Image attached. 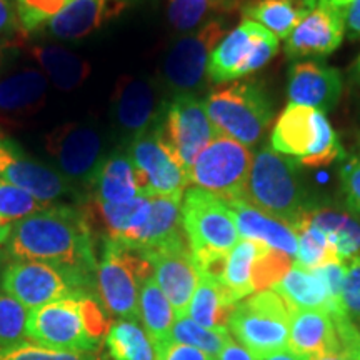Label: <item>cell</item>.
<instances>
[{"instance_id": "obj_41", "label": "cell", "mask_w": 360, "mask_h": 360, "mask_svg": "<svg viewBox=\"0 0 360 360\" xmlns=\"http://www.w3.org/2000/svg\"><path fill=\"white\" fill-rule=\"evenodd\" d=\"M344 289H342V307L347 317L360 330V255L347 264Z\"/></svg>"}, {"instance_id": "obj_19", "label": "cell", "mask_w": 360, "mask_h": 360, "mask_svg": "<svg viewBox=\"0 0 360 360\" xmlns=\"http://www.w3.org/2000/svg\"><path fill=\"white\" fill-rule=\"evenodd\" d=\"M345 35V15L335 8L317 6L297 25L285 44V53L290 58L326 57L339 49Z\"/></svg>"}, {"instance_id": "obj_16", "label": "cell", "mask_w": 360, "mask_h": 360, "mask_svg": "<svg viewBox=\"0 0 360 360\" xmlns=\"http://www.w3.org/2000/svg\"><path fill=\"white\" fill-rule=\"evenodd\" d=\"M0 179L24 188L35 199L53 204L77 192L65 177L42 162L27 155L11 139L0 135Z\"/></svg>"}, {"instance_id": "obj_10", "label": "cell", "mask_w": 360, "mask_h": 360, "mask_svg": "<svg viewBox=\"0 0 360 360\" xmlns=\"http://www.w3.org/2000/svg\"><path fill=\"white\" fill-rule=\"evenodd\" d=\"M278 52V39L257 22L244 19L227 32L207 62L210 82L225 84L254 74Z\"/></svg>"}, {"instance_id": "obj_37", "label": "cell", "mask_w": 360, "mask_h": 360, "mask_svg": "<svg viewBox=\"0 0 360 360\" xmlns=\"http://www.w3.org/2000/svg\"><path fill=\"white\" fill-rule=\"evenodd\" d=\"M51 205L53 204H45L24 188L0 179V217L8 222L15 224L22 219L32 217L35 214L44 212Z\"/></svg>"}, {"instance_id": "obj_15", "label": "cell", "mask_w": 360, "mask_h": 360, "mask_svg": "<svg viewBox=\"0 0 360 360\" xmlns=\"http://www.w3.org/2000/svg\"><path fill=\"white\" fill-rule=\"evenodd\" d=\"M227 35L222 19H210L195 32L179 39L170 49L164 64V74L170 87L179 94L195 89L204 79L210 53Z\"/></svg>"}, {"instance_id": "obj_28", "label": "cell", "mask_w": 360, "mask_h": 360, "mask_svg": "<svg viewBox=\"0 0 360 360\" xmlns=\"http://www.w3.org/2000/svg\"><path fill=\"white\" fill-rule=\"evenodd\" d=\"M29 56L49 82L62 92L79 89L92 72L89 60L57 45H34L29 49Z\"/></svg>"}, {"instance_id": "obj_2", "label": "cell", "mask_w": 360, "mask_h": 360, "mask_svg": "<svg viewBox=\"0 0 360 360\" xmlns=\"http://www.w3.org/2000/svg\"><path fill=\"white\" fill-rule=\"evenodd\" d=\"M105 307L92 295H72L29 312L27 335L40 347L92 354L109 330Z\"/></svg>"}, {"instance_id": "obj_14", "label": "cell", "mask_w": 360, "mask_h": 360, "mask_svg": "<svg viewBox=\"0 0 360 360\" xmlns=\"http://www.w3.org/2000/svg\"><path fill=\"white\" fill-rule=\"evenodd\" d=\"M127 152L137 170L142 195L182 199L188 188L187 172L162 141L157 124L130 141Z\"/></svg>"}, {"instance_id": "obj_26", "label": "cell", "mask_w": 360, "mask_h": 360, "mask_svg": "<svg viewBox=\"0 0 360 360\" xmlns=\"http://www.w3.org/2000/svg\"><path fill=\"white\" fill-rule=\"evenodd\" d=\"M292 310H326L330 314H345L332 300L326 282L315 270H304L292 265L281 282L272 287Z\"/></svg>"}, {"instance_id": "obj_50", "label": "cell", "mask_w": 360, "mask_h": 360, "mask_svg": "<svg viewBox=\"0 0 360 360\" xmlns=\"http://www.w3.org/2000/svg\"><path fill=\"white\" fill-rule=\"evenodd\" d=\"M319 2L323 4V6L335 8L337 12L344 13V15H347L349 8L352 7V4L355 2V0H319Z\"/></svg>"}, {"instance_id": "obj_35", "label": "cell", "mask_w": 360, "mask_h": 360, "mask_svg": "<svg viewBox=\"0 0 360 360\" xmlns=\"http://www.w3.org/2000/svg\"><path fill=\"white\" fill-rule=\"evenodd\" d=\"M229 337H231L229 330L205 328L188 317L175 319L172 332H170V340L172 342L191 345V347L199 349L210 357H217Z\"/></svg>"}, {"instance_id": "obj_40", "label": "cell", "mask_w": 360, "mask_h": 360, "mask_svg": "<svg viewBox=\"0 0 360 360\" xmlns=\"http://www.w3.org/2000/svg\"><path fill=\"white\" fill-rule=\"evenodd\" d=\"M0 360H97L92 354L58 352L35 345L32 342L11 349H0Z\"/></svg>"}, {"instance_id": "obj_5", "label": "cell", "mask_w": 360, "mask_h": 360, "mask_svg": "<svg viewBox=\"0 0 360 360\" xmlns=\"http://www.w3.org/2000/svg\"><path fill=\"white\" fill-rule=\"evenodd\" d=\"M204 107L217 132L245 147L262 142L274 109L257 82H236L215 89L205 97Z\"/></svg>"}, {"instance_id": "obj_4", "label": "cell", "mask_w": 360, "mask_h": 360, "mask_svg": "<svg viewBox=\"0 0 360 360\" xmlns=\"http://www.w3.org/2000/svg\"><path fill=\"white\" fill-rule=\"evenodd\" d=\"M270 148L299 160L305 167H326L345 159V150L323 112L289 103L278 115Z\"/></svg>"}, {"instance_id": "obj_23", "label": "cell", "mask_w": 360, "mask_h": 360, "mask_svg": "<svg viewBox=\"0 0 360 360\" xmlns=\"http://www.w3.org/2000/svg\"><path fill=\"white\" fill-rule=\"evenodd\" d=\"M289 349L304 357L345 350L335 315L326 310H292Z\"/></svg>"}, {"instance_id": "obj_46", "label": "cell", "mask_w": 360, "mask_h": 360, "mask_svg": "<svg viewBox=\"0 0 360 360\" xmlns=\"http://www.w3.org/2000/svg\"><path fill=\"white\" fill-rule=\"evenodd\" d=\"M214 360H257L247 350L244 345H240L238 342L231 335L227 342L224 344L222 350H220L217 357Z\"/></svg>"}, {"instance_id": "obj_11", "label": "cell", "mask_w": 360, "mask_h": 360, "mask_svg": "<svg viewBox=\"0 0 360 360\" xmlns=\"http://www.w3.org/2000/svg\"><path fill=\"white\" fill-rule=\"evenodd\" d=\"M157 129L162 141L186 172L217 135L205 112L204 101H199L191 92L177 94L165 103Z\"/></svg>"}, {"instance_id": "obj_29", "label": "cell", "mask_w": 360, "mask_h": 360, "mask_svg": "<svg viewBox=\"0 0 360 360\" xmlns=\"http://www.w3.org/2000/svg\"><path fill=\"white\" fill-rule=\"evenodd\" d=\"M305 224L326 233L344 264L360 255V220L355 215L319 205L305 217L302 225Z\"/></svg>"}, {"instance_id": "obj_24", "label": "cell", "mask_w": 360, "mask_h": 360, "mask_svg": "<svg viewBox=\"0 0 360 360\" xmlns=\"http://www.w3.org/2000/svg\"><path fill=\"white\" fill-rule=\"evenodd\" d=\"M236 219L238 237L245 240H257L283 254L295 257L299 247V236L295 229L289 224L282 222L272 215L264 214L245 200L227 202Z\"/></svg>"}, {"instance_id": "obj_48", "label": "cell", "mask_w": 360, "mask_h": 360, "mask_svg": "<svg viewBox=\"0 0 360 360\" xmlns=\"http://www.w3.org/2000/svg\"><path fill=\"white\" fill-rule=\"evenodd\" d=\"M309 360H360V354L350 352V350H335V352H327L321 355L307 357Z\"/></svg>"}, {"instance_id": "obj_6", "label": "cell", "mask_w": 360, "mask_h": 360, "mask_svg": "<svg viewBox=\"0 0 360 360\" xmlns=\"http://www.w3.org/2000/svg\"><path fill=\"white\" fill-rule=\"evenodd\" d=\"M292 310L276 290L240 300L229 317V332L255 359L289 347Z\"/></svg>"}, {"instance_id": "obj_31", "label": "cell", "mask_w": 360, "mask_h": 360, "mask_svg": "<svg viewBox=\"0 0 360 360\" xmlns=\"http://www.w3.org/2000/svg\"><path fill=\"white\" fill-rule=\"evenodd\" d=\"M139 319H141L146 332L154 349L170 340L175 314L169 299L155 282L154 276L148 277L141 289L139 297Z\"/></svg>"}, {"instance_id": "obj_25", "label": "cell", "mask_w": 360, "mask_h": 360, "mask_svg": "<svg viewBox=\"0 0 360 360\" xmlns=\"http://www.w3.org/2000/svg\"><path fill=\"white\" fill-rule=\"evenodd\" d=\"M92 199L107 204H127L142 195L137 170L129 152L117 150L105 157L90 184Z\"/></svg>"}, {"instance_id": "obj_33", "label": "cell", "mask_w": 360, "mask_h": 360, "mask_svg": "<svg viewBox=\"0 0 360 360\" xmlns=\"http://www.w3.org/2000/svg\"><path fill=\"white\" fill-rule=\"evenodd\" d=\"M107 352L114 360H155V349L135 321H117L105 335Z\"/></svg>"}, {"instance_id": "obj_51", "label": "cell", "mask_w": 360, "mask_h": 360, "mask_svg": "<svg viewBox=\"0 0 360 360\" xmlns=\"http://www.w3.org/2000/svg\"><path fill=\"white\" fill-rule=\"evenodd\" d=\"M207 4L215 11H232L237 6V0H207Z\"/></svg>"}, {"instance_id": "obj_1", "label": "cell", "mask_w": 360, "mask_h": 360, "mask_svg": "<svg viewBox=\"0 0 360 360\" xmlns=\"http://www.w3.org/2000/svg\"><path fill=\"white\" fill-rule=\"evenodd\" d=\"M6 250L15 260H34L65 270L89 290H97L92 225L84 209L51 205L19 220L12 225Z\"/></svg>"}, {"instance_id": "obj_44", "label": "cell", "mask_w": 360, "mask_h": 360, "mask_svg": "<svg viewBox=\"0 0 360 360\" xmlns=\"http://www.w3.org/2000/svg\"><path fill=\"white\" fill-rule=\"evenodd\" d=\"M155 360H214V357L191 345L169 340L155 349Z\"/></svg>"}, {"instance_id": "obj_22", "label": "cell", "mask_w": 360, "mask_h": 360, "mask_svg": "<svg viewBox=\"0 0 360 360\" xmlns=\"http://www.w3.org/2000/svg\"><path fill=\"white\" fill-rule=\"evenodd\" d=\"M49 80L40 69L25 67L0 79V120L7 124L24 122L44 109Z\"/></svg>"}, {"instance_id": "obj_20", "label": "cell", "mask_w": 360, "mask_h": 360, "mask_svg": "<svg viewBox=\"0 0 360 360\" xmlns=\"http://www.w3.org/2000/svg\"><path fill=\"white\" fill-rule=\"evenodd\" d=\"M342 75L322 62H297L289 70V101L297 105L312 107L326 114L342 96Z\"/></svg>"}, {"instance_id": "obj_32", "label": "cell", "mask_w": 360, "mask_h": 360, "mask_svg": "<svg viewBox=\"0 0 360 360\" xmlns=\"http://www.w3.org/2000/svg\"><path fill=\"white\" fill-rule=\"evenodd\" d=\"M267 245L262 244V242L242 238L229 254L222 283L236 302H240V300L255 294L254 283H252V281H254V267L260 252Z\"/></svg>"}, {"instance_id": "obj_27", "label": "cell", "mask_w": 360, "mask_h": 360, "mask_svg": "<svg viewBox=\"0 0 360 360\" xmlns=\"http://www.w3.org/2000/svg\"><path fill=\"white\" fill-rule=\"evenodd\" d=\"M317 0H249L240 7L244 19L257 22L277 39H289Z\"/></svg>"}, {"instance_id": "obj_36", "label": "cell", "mask_w": 360, "mask_h": 360, "mask_svg": "<svg viewBox=\"0 0 360 360\" xmlns=\"http://www.w3.org/2000/svg\"><path fill=\"white\" fill-rule=\"evenodd\" d=\"M29 309L6 292H0V349H11L29 342Z\"/></svg>"}, {"instance_id": "obj_18", "label": "cell", "mask_w": 360, "mask_h": 360, "mask_svg": "<svg viewBox=\"0 0 360 360\" xmlns=\"http://www.w3.org/2000/svg\"><path fill=\"white\" fill-rule=\"evenodd\" d=\"M164 105L157 101L155 89L146 79L122 75L115 82L112 96L114 120L117 129L127 135L130 141L146 134L159 122Z\"/></svg>"}, {"instance_id": "obj_39", "label": "cell", "mask_w": 360, "mask_h": 360, "mask_svg": "<svg viewBox=\"0 0 360 360\" xmlns=\"http://www.w3.org/2000/svg\"><path fill=\"white\" fill-rule=\"evenodd\" d=\"M169 20L180 32H188L202 24L209 12L207 0H167Z\"/></svg>"}, {"instance_id": "obj_17", "label": "cell", "mask_w": 360, "mask_h": 360, "mask_svg": "<svg viewBox=\"0 0 360 360\" xmlns=\"http://www.w3.org/2000/svg\"><path fill=\"white\" fill-rule=\"evenodd\" d=\"M152 265L155 282L172 305L175 319L187 317L188 304L199 283V272L193 262L188 242L141 252Z\"/></svg>"}, {"instance_id": "obj_30", "label": "cell", "mask_w": 360, "mask_h": 360, "mask_svg": "<svg viewBox=\"0 0 360 360\" xmlns=\"http://www.w3.org/2000/svg\"><path fill=\"white\" fill-rule=\"evenodd\" d=\"M236 304L224 283L199 277L197 289L188 304L187 317L205 328L229 330V317Z\"/></svg>"}, {"instance_id": "obj_54", "label": "cell", "mask_w": 360, "mask_h": 360, "mask_svg": "<svg viewBox=\"0 0 360 360\" xmlns=\"http://www.w3.org/2000/svg\"><path fill=\"white\" fill-rule=\"evenodd\" d=\"M354 70H355V75L360 79V56L357 57V60H355V65H354Z\"/></svg>"}, {"instance_id": "obj_21", "label": "cell", "mask_w": 360, "mask_h": 360, "mask_svg": "<svg viewBox=\"0 0 360 360\" xmlns=\"http://www.w3.org/2000/svg\"><path fill=\"white\" fill-rule=\"evenodd\" d=\"M141 0H72L49 24L53 37L79 40L101 30Z\"/></svg>"}, {"instance_id": "obj_52", "label": "cell", "mask_w": 360, "mask_h": 360, "mask_svg": "<svg viewBox=\"0 0 360 360\" xmlns=\"http://www.w3.org/2000/svg\"><path fill=\"white\" fill-rule=\"evenodd\" d=\"M12 222H8L4 217H0V247L6 245L8 237H11V232H12Z\"/></svg>"}, {"instance_id": "obj_13", "label": "cell", "mask_w": 360, "mask_h": 360, "mask_svg": "<svg viewBox=\"0 0 360 360\" xmlns=\"http://www.w3.org/2000/svg\"><path fill=\"white\" fill-rule=\"evenodd\" d=\"M2 289L25 309L34 310L72 295H92L65 270L34 260H15L2 274Z\"/></svg>"}, {"instance_id": "obj_42", "label": "cell", "mask_w": 360, "mask_h": 360, "mask_svg": "<svg viewBox=\"0 0 360 360\" xmlns=\"http://www.w3.org/2000/svg\"><path fill=\"white\" fill-rule=\"evenodd\" d=\"M340 184L349 212L360 217V155L350 157L342 165Z\"/></svg>"}, {"instance_id": "obj_34", "label": "cell", "mask_w": 360, "mask_h": 360, "mask_svg": "<svg viewBox=\"0 0 360 360\" xmlns=\"http://www.w3.org/2000/svg\"><path fill=\"white\" fill-rule=\"evenodd\" d=\"M299 236V247L294 257V265L304 270H315L326 264L342 262L337 255L334 244L322 231L314 225L305 224L297 229Z\"/></svg>"}, {"instance_id": "obj_38", "label": "cell", "mask_w": 360, "mask_h": 360, "mask_svg": "<svg viewBox=\"0 0 360 360\" xmlns=\"http://www.w3.org/2000/svg\"><path fill=\"white\" fill-rule=\"evenodd\" d=\"M72 0H15L17 17L22 32H34L51 24Z\"/></svg>"}, {"instance_id": "obj_53", "label": "cell", "mask_w": 360, "mask_h": 360, "mask_svg": "<svg viewBox=\"0 0 360 360\" xmlns=\"http://www.w3.org/2000/svg\"><path fill=\"white\" fill-rule=\"evenodd\" d=\"M4 60H6V44H0V67H2Z\"/></svg>"}, {"instance_id": "obj_43", "label": "cell", "mask_w": 360, "mask_h": 360, "mask_svg": "<svg viewBox=\"0 0 360 360\" xmlns=\"http://www.w3.org/2000/svg\"><path fill=\"white\" fill-rule=\"evenodd\" d=\"M315 272H317L319 276L322 277V281L326 282L328 294H330L332 300H334L337 307L344 310V307H342V289H344L347 265H345L344 262H332V264H326V265H322V267L315 269Z\"/></svg>"}, {"instance_id": "obj_9", "label": "cell", "mask_w": 360, "mask_h": 360, "mask_svg": "<svg viewBox=\"0 0 360 360\" xmlns=\"http://www.w3.org/2000/svg\"><path fill=\"white\" fill-rule=\"evenodd\" d=\"M180 217L193 259L229 255L237 245L238 232L231 207L214 193L188 187L182 197Z\"/></svg>"}, {"instance_id": "obj_8", "label": "cell", "mask_w": 360, "mask_h": 360, "mask_svg": "<svg viewBox=\"0 0 360 360\" xmlns=\"http://www.w3.org/2000/svg\"><path fill=\"white\" fill-rule=\"evenodd\" d=\"M252 162L254 154L249 147L217 132L188 169V186L214 193L225 202L245 200Z\"/></svg>"}, {"instance_id": "obj_45", "label": "cell", "mask_w": 360, "mask_h": 360, "mask_svg": "<svg viewBox=\"0 0 360 360\" xmlns=\"http://www.w3.org/2000/svg\"><path fill=\"white\" fill-rule=\"evenodd\" d=\"M20 32L22 29L13 0H0V39L13 37V35Z\"/></svg>"}, {"instance_id": "obj_47", "label": "cell", "mask_w": 360, "mask_h": 360, "mask_svg": "<svg viewBox=\"0 0 360 360\" xmlns=\"http://www.w3.org/2000/svg\"><path fill=\"white\" fill-rule=\"evenodd\" d=\"M345 29L352 39H360V0H355L345 15Z\"/></svg>"}, {"instance_id": "obj_3", "label": "cell", "mask_w": 360, "mask_h": 360, "mask_svg": "<svg viewBox=\"0 0 360 360\" xmlns=\"http://www.w3.org/2000/svg\"><path fill=\"white\" fill-rule=\"evenodd\" d=\"M245 202L292 229H299L317 205L300 180L299 162L270 147L254 155L247 182Z\"/></svg>"}, {"instance_id": "obj_12", "label": "cell", "mask_w": 360, "mask_h": 360, "mask_svg": "<svg viewBox=\"0 0 360 360\" xmlns=\"http://www.w3.org/2000/svg\"><path fill=\"white\" fill-rule=\"evenodd\" d=\"M45 150L58 174L77 187L90 188L103 162V139L90 124L69 122L45 135Z\"/></svg>"}, {"instance_id": "obj_49", "label": "cell", "mask_w": 360, "mask_h": 360, "mask_svg": "<svg viewBox=\"0 0 360 360\" xmlns=\"http://www.w3.org/2000/svg\"><path fill=\"white\" fill-rule=\"evenodd\" d=\"M257 360H309V359L304 357V355L297 354L295 350L285 347L282 350H277V352L264 355V357H260Z\"/></svg>"}, {"instance_id": "obj_7", "label": "cell", "mask_w": 360, "mask_h": 360, "mask_svg": "<svg viewBox=\"0 0 360 360\" xmlns=\"http://www.w3.org/2000/svg\"><path fill=\"white\" fill-rule=\"evenodd\" d=\"M152 265L141 252L105 238L97 262V292L103 307L124 321H139V297Z\"/></svg>"}]
</instances>
